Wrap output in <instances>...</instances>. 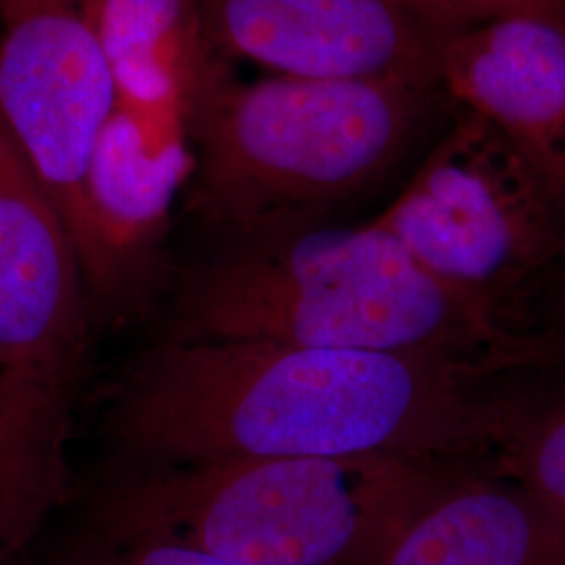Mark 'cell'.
<instances>
[{
    "instance_id": "5bb4252c",
    "label": "cell",
    "mask_w": 565,
    "mask_h": 565,
    "mask_svg": "<svg viewBox=\"0 0 565 565\" xmlns=\"http://www.w3.org/2000/svg\"><path fill=\"white\" fill-rule=\"evenodd\" d=\"M494 467L527 486L565 522V403L524 404Z\"/></svg>"
},
{
    "instance_id": "9a60e30c",
    "label": "cell",
    "mask_w": 565,
    "mask_h": 565,
    "mask_svg": "<svg viewBox=\"0 0 565 565\" xmlns=\"http://www.w3.org/2000/svg\"><path fill=\"white\" fill-rule=\"evenodd\" d=\"M427 13L459 32L484 21L530 15L565 25V0H417Z\"/></svg>"
},
{
    "instance_id": "4fadbf2b",
    "label": "cell",
    "mask_w": 565,
    "mask_h": 565,
    "mask_svg": "<svg viewBox=\"0 0 565 565\" xmlns=\"http://www.w3.org/2000/svg\"><path fill=\"white\" fill-rule=\"evenodd\" d=\"M99 23L121 105L186 118L210 57L193 0H102Z\"/></svg>"
},
{
    "instance_id": "3957f363",
    "label": "cell",
    "mask_w": 565,
    "mask_h": 565,
    "mask_svg": "<svg viewBox=\"0 0 565 565\" xmlns=\"http://www.w3.org/2000/svg\"><path fill=\"white\" fill-rule=\"evenodd\" d=\"M427 90L281 74L237 81L210 53L186 109L189 207L233 239L319 224L392 166Z\"/></svg>"
},
{
    "instance_id": "7c38bea8",
    "label": "cell",
    "mask_w": 565,
    "mask_h": 565,
    "mask_svg": "<svg viewBox=\"0 0 565 565\" xmlns=\"http://www.w3.org/2000/svg\"><path fill=\"white\" fill-rule=\"evenodd\" d=\"M72 392L0 369V548L23 539L65 490Z\"/></svg>"
},
{
    "instance_id": "8992f818",
    "label": "cell",
    "mask_w": 565,
    "mask_h": 565,
    "mask_svg": "<svg viewBox=\"0 0 565 565\" xmlns=\"http://www.w3.org/2000/svg\"><path fill=\"white\" fill-rule=\"evenodd\" d=\"M102 0H0V121L76 243L103 126L120 95L102 41Z\"/></svg>"
},
{
    "instance_id": "ba28073f",
    "label": "cell",
    "mask_w": 565,
    "mask_h": 565,
    "mask_svg": "<svg viewBox=\"0 0 565 565\" xmlns=\"http://www.w3.org/2000/svg\"><path fill=\"white\" fill-rule=\"evenodd\" d=\"M193 172L181 114L121 105L103 126L86 177L82 273L93 317L142 303L153 249Z\"/></svg>"
},
{
    "instance_id": "e0dca14e",
    "label": "cell",
    "mask_w": 565,
    "mask_h": 565,
    "mask_svg": "<svg viewBox=\"0 0 565 565\" xmlns=\"http://www.w3.org/2000/svg\"><path fill=\"white\" fill-rule=\"evenodd\" d=\"M564 258H565V252H564ZM564 277H565V273H564Z\"/></svg>"
},
{
    "instance_id": "5b68a950",
    "label": "cell",
    "mask_w": 565,
    "mask_h": 565,
    "mask_svg": "<svg viewBox=\"0 0 565 565\" xmlns=\"http://www.w3.org/2000/svg\"><path fill=\"white\" fill-rule=\"evenodd\" d=\"M373 223L448 291L513 333L532 289L564 258L565 216L532 163L463 111Z\"/></svg>"
},
{
    "instance_id": "7a4b0ae2",
    "label": "cell",
    "mask_w": 565,
    "mask_h": 565,
    "mask_svg": "<svg viewBox=\"0 0 565 565\" xmlns=\"http://www.w3.org/2000/svg\"><path fill=\"white\" fill-rule=\"evenodd\" d=\"M168 338L384 352L484 377L565 354L559 335L486 319L373 221L233 239L182 281Z\"/></svg>"
},
{
    "instance_id": "30bf717a",
    "label": "cell",
    "mask_w": 565,
    "mask_h": 565,
    "mask_svg": "<svg viewBox=\"0 0 565 565\" xmlns=\"http://www.w3.org/2000/svg\"><path fill=\"white\" fill-rule=\"evenodd\" d=\"M438 84L511 142L565 216V25L511 15L446 39Z\"/></svg>"
},
{
    "instance_id": "2e32d148",
    "label": "cell",
    "mask_w": 565,
    "mask_h": 565,
    "mask_svg": "<svg viewBox=\"0 0 565 565\" xmlns=\"http://www.w3.org/2000/svg\"><path fill=\"white\" fill-rule=\"evenodd\" d=\"M121 565H242L226 562L195 546L168 541H139L137 548Z\"/></svg>"
},
{
    "instance_id": "9c48e42d",
    "label": "cell",
    "mask_w": 565,
    "mask_h": 565,
    "mask_svg": "<svg viewBox=\"0 0 565 565\" xmlns=\"http://www.w3.org/2000/svg\"><path fill=\"white\" fill-rule=\"evenodd\" d=\"M90 319L76 243L0 121V369L74 385Z\"/></svg>"
},
{
    "instance_id": "6da1fadb",
    "label": "cell",
    "mask_w": 565,
    "mask_h": 565,
    "mask_svg": "<svg viewBox=\"0 0 565 565\" xmlns=\"http://www.w3.org/2000/svg\"><path fill=\"white\" fill-rule=\"evenodd\" d=\"M452 364L361 350L163 338L116 387L109 427L147 467L403 457L494 463L524 404Z\"/></svg>"
},
{
    "instance_id": "52a82bcc",
    "label": "cell",
    "mask_w": 565,
    "mask_h": 565,
    "mask_svg": "<svg viewBox=\"0 0 565 565\" xmlns=\"http://www.w3.org/2000/svg\"><path fill=\"white\" fill-rule=\"evenodd\" d=\"M205 46L268 74L431 88L450 32L417 0H193Z\"/></svg>"
},
{
    "instance_id": "8fae6325",
    "label": "cell",
    "mask_w": 565,
    "mask_h": 565,
    "mask_svg": "<svg viewBox=\"0 0 565 565\" xmlns=\"http://www.w3.org/2000/svg\"><path fill=\"white\" fill-rule=\"evenodd\" d=\"M373 565H565V522L494 463L473 465L417 507Z\"/></svg>"
},
{
    "instance_id": "277c9868",
    "label": "cell",
    "mask_w": 565,
    "mask_h": 565,
    "mask_svg": "<svg viewBox=\"0 0 565 565\" xmlns=\"http://www.w3.org/2000/svg\"><path fill=\"white\" fill-rule=\"evenodd\" d=\"M473 465L403 457L147 467L111 509L137 541L242 565H373L404 520Z\"/></svg>"
}]
</instances>
